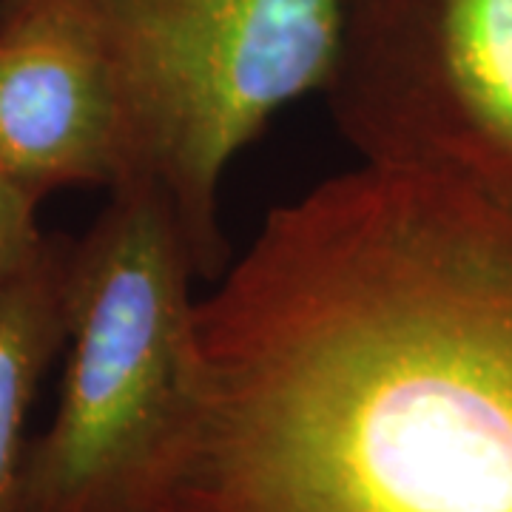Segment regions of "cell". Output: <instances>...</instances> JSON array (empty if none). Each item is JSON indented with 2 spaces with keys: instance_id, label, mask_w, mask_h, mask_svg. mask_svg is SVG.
I'll use <instances>...</instances> for the list:
<instances>
[{
  "instance_id": "obj_3",
  "label": "cell",
  "mask_w": 512,
  "mask_h": 512,
  "mask_svg": "<svg viewBox=\"0 0 512 512\" xmlns=\"http://www.w3.org/2000/svg\"><path fill=\"white\" fill-rule=\"evenodd\" d=\"M89 9L123 103L131 180L163 191L197 279L217 282L231 265L222 177L285 106L322 94L348 0H89Z\"/></svg>"
},
{
  "instance_id": "obj_1",
  "label": "cell",
  "mask_w": 512,
  "mask_h": 512,
  "mask_svg": "<svg viewBox=\"0 0 512 512\" xmlns=\"http://www.w3.org/2000/svg\"><path fill=\"white\" fill-rule=\"evenodd\" d=\"M160 512H512V205L359 165L194 311Z\"/></svg>"
},
{
  "instance_id": "obj_7",
  "label": "cell",
  "mask_w": 512,
  "mask_h": 512,
  "mask_svg": "<svg viewBox=\"0 0 512 512\" xmlns=\"http://www.w3.org/2000/svg\"><path fill=\"white\" fill-rule=\"evenodd\" d=\"M37 200L0 165V285L35 262L49 234L37 225Z\"/></svg>"
},
{
  "instance_id": "obj_2",
  "label": "cell",
  "mask_w": 512,
  "mask_h": 512,
  "mask_svg": "<svg viewBox=\"0 0 512 512\" xmlns=\"http://www.w3.org/2000/svg\"><path fill=\"white\" fill-rule=\"evenodd\" d=\"M194 279L163 191H109L74 239L66 370L26 447L20 512H160L191 399Z\"/></svg>"
},
{
  "instance_id": "obj_6",
  "label": "cell",
  "mask_w": 512,
  "mask_h": 512,
  "mask_svg": "<svg viewBox=\"0 0 512 512\" xmlns=\"http://www.w3.org/2000/svg\"><path fill=\"white\" fill-rule=\"evenodd\" d=\"M72 262L74 239L49 234L35 262L0 285V512H20L29 410L69 339Z\"/></svg>"
},
{
  "instance_id": "obj_5",
  "label": "cell",
  "mask_w": 512,
  "mask_h": 512,
  "mask_svg": "<svg viewBox=\"0 0 512 512\" xmlns=\"http://www.w3.org/2000/svg\"><path fill=\"white\" fill-rule=\"evenodd\" d=\"M0 165L40 202L131 180L123 103L89 0H0Z\"/></svg>"
},
{
  "instance_id": "obj_4",
  "label": "cell",
  "mask_w": 512,
  "mask_h": 512,
  "mask_svg": "<svg viewBox=\"0 0 512 512\" xmlns=\"http://www.w3.org/2000/svg\"><path fill=\"white\" fill-rule=\"evenodd\" d=\"M322 97L362 165L512 205V0H348Z\"/></svg>"
}]
</instances>
